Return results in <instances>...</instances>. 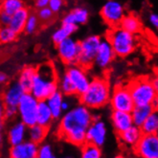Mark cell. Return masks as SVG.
Listing matches in <instances>:
<instances>
[{"instance_id":"cell-1","label":"cell","mask_w":158,"mask_h":158,"mask_svg":"<svg viewBox=\"0 0 158 158\" xmlns=\"http://www.w3.org/2000/svg\"><path fill=\"white\" fill-rule=\"evenodd\" d=\"M94 119L92 110L81 104L64 112L60 118L58 136L68 144L81 148L86 143V131Z\"/></svg>"},{"instance_id":"cell-2","label":"cell","mask_w":158,"mask_h":158,"mask_svg":"<svg viewBox=\"0 0 158 158\" xmlns=\"http://www.w3.org/2000/svg\"><path fill=\"white\" fill-rule=\"evenodd\" d=\"M59 90V74L52 61H46L36 66L30 93L39 101H45Z\"/></svg>"},{"instance_id":"cell-3","label":"cell","mask_w":158,"mask_h":158,"mask_svg":"<svg viewBox=\"0 0 158 158\" xmlns=\"http://www.w3.org/2000/svg\"><path fill=\"white\" fill-rule=\"evenodd\" d=\"M111 87L106 77H95L81 95L79 96L80 104L92 109H100L109 103Z\"/></svg>"},{"instance_id":"cell-4","label":"cell","mask_w":158,"mask_h":158,"mask_svg":"<svg viewBox=\"0 0 158 158\" xmlns=\"http://www.w3.org/2000/svg\"><path fill=\"white\" fill-rule=\"evenodd\" d=\"M106 40L112 46L116 57L127 58L131 55L137 45L136 36L121 27H113L107 32Z\"/></svg>"},{"instance_id":"cell-5","label":"cell","mask_w":158,"mask_h":158,"mask_svg":"<svg viewBox=\"0 0 158 158\" xmlns=\"http://www.w3.org/2000/svg\"><path fill=\"white\" fill-rule=\"evenodd\" d=\"M128 85L131 97L135 106L151 105L153 99L157 96L150 78H139L133 80Z\"/></svg>"},{"instance_id":"cell-6","label":"cell","mask_w":158,"mask_h":158,"mask_svg":"<svg viewBox=\"0 0 158 158\" xmlns=\"http://www.w3.org/2000/svg\"><path fill=\"white\" fill-rule=\"evenodd\" d=\"M39 100L30 92H25L17 106V116L19 121L28 127L36 124Z\"/></svg>"},{"instance_id":"cell-7","label":"cell","mask_w":158,"mask_h":158,"mask_svg":"<svg viewBox=\"0 0 158 158\" xmlns=\"http://www.w3.org/2000/svg\"><path fill=\"white\" fill-rule=\"evenodd\" d=\"M101 40L102 38L100 35H90L82 40L79 41L80 52L77 63L86 69L90 68L93 65V63H94V59L97 54Z\"/></svg>"},{"instance_id":"cell-8","label":"cell","mask_w":158,"mask_h":158,"mask_svg":"<svg viewBox=\"0 0 158 158\" xmlns=\"http://www.w3.org/2000/svg\"><path fill=\"white\" fill-rule=\"evenodd\" d=\"M108 104L110 105L112 110L131 112L135 105L133 103L128 85H117L111 91Z\"/></svg>"},{"instance_id":"cell-9","label":"cell","mask_w":158,"mask_h":158,"mask_svg":"<svg viewBox=\"0 0 158 158\" xmlns=\"http://www.w3.org/2000/svg\"><path fill=\"white\" fill-rule=\"evenodd\" d=\"M126 14L125 6L118 0H106L100 11L101 17L111 28L118 27Z\"/></svg>"},{"instance_id":"cell-10","label":"cell","mask_w":158,"mask_h":158,"mask_svg":"<svg viewBox=\"0 0 158 158\" xmlns=\"http://www.w3.org/2000/svg\"><path fill=\"white\" fill-rule=\"evenodd\" d=\"M64 72L68 75L74 87H75L76 95L80 96L83 92H85L91 81L86 68L82 67L78 63H74L67 65Z\"/></svg>"},{"instance_id":"cell-11","label":"cell","mask_w":158,"mask_h":158,"mask_svg":"<svg viewBox=\"0 0 158 158\" xmlns=\"http://www.w3.org/2000/svg\"><path fill=\"white\" fill-rule=\"evenodd\" d=\"M86 143L102 148L107 139V127L100 117L94 115L92 123L86 131Z\"/></svg>"},{"instance_id":"cell-12","label":"cell","mask_w":158,"mask_h":158,"mask_svg":"<svg viewBox=\"0 0 158 158\" xmlns=\"http://www.w3.org/2000/svg\"><path fill=\"white\" fill-rule=\"evenodd\" d=\"M133 152L139 158H158V135L143 134Z\"/></svg>"},{"instance_id":"cell-13","label":"cell","mask_w":158,"mask_h":158,"mask_svg":"<svg viewBox=\"0 0 158 158\" xmlns=\"http://www.w3.org/2000/svg\"><path fill=\"white\" fill-rule=\"evenodd\" d=\"M57 51L59 58L66 65L77 63L80 52L79 41L69 36L66 40L57 44Z\"/></svg>"},{"instance_id":"cell-14","label":"cell","mask_w":158,"mask_h":158,"mask_svg":"<svg viewBox=\"0 0 158 158\" xmlns=\"http://www.w3.org/2000/svg\"><path fill=\"white\" fill-rule=\"evenodd\" d=\"M115 57H116V55L109 41L106 39L105 40L102 39L97 54L95 56L93 65L97 66L98 68L102 70H106L111 65V63L114 61Z\"/></svg>"},{"instance_id":"cell-15","label":"cell","mask_w":158,"mask_h":158,"mask_svg":"<svg viewBox=\"0 0 158 158\" xmlns=\"http://www.w3.org/2000/svg\"><path fill=\"white\" fill-rule=\"evenodd\" d=\"M26 91L18 81H13L6 86L1 94V99L6 108H17L18 103Z\"/></svg>"},{"instance_id":"cell-16","label":"cell","mask_w":158,"mask_h":158,"mask_svg":"<svg viewBox=\"0 0 158 158\" xmlns=\"http://www.w3.org/2000/svg\"><path fill=\"white\" fill-rule=\"evenodd\" d=\"M39 145L30 140H25L15 146H11L9 150V158H35L38 156Z\"/></svg>"},{"instance_id":"cell-17","label":"cell","mask_w":158,"mask_h":158,"mask_svg":"<svg viewBox=\"0 0 158 158\" xmlns=\"http://www.w3.org/2000/svg\"><path fill=\"white\" fill-rule=\"evenodd\" d=\"M28 139V127L22 122L13 123L8 128L7 141L10 146H15Z\"/></svg>"},{"instance_id":"cell-18","label":"cell","mask_w":158,"mask_h":158,"mask_svg":"<svg viewBox=\"0 0 158 158\" xmlns=\"http://www.w3.org/2000/svg\"><path fill=\"white\" fill-rule=\"evenodd\" d=\"M110 120L116 134L125 131L126 129H127L133 125L131 113L126 112V111L112 110L110 115Z\"/></svg>"},{"instance_id":"cell-19","label":"cell","mask_w":158,"mask_h":158,"mask_svg":"<svg viewBox=\"0 0 158 158\" xmlns=\"http://www.w3.org/2000/svg\"><path fill=\"white\" fill-rule=\"evenodd\" d=\"M142 135L143 132L141 131V128L135 125H132L131 127L126 129L125 131L117 134L119 142L123 146L131 148H133L136 146V144L139 142Z\"/></svg>"},{"instance_id":"cell-20","label":"cell","mask_w":158,"mask_h":158,"mask_svg":"<svg viewBox=\"0 0 158 158\" xmlns=\"http://www.w3.org/2000/svg\"><path fill=\"white\" fill-rule=\"evenodd\" d=\"M89 19V11L85 7H77L62 17L61 23H72L78 26L85 24Z\"/></svg>"},{"instance_id":"cell-21","label":"cell","mask_w":158,"mask_h":158,"mask_svg":"<svg viewBox=\"0 0 158 158\" xmlns=\"http://www.w3.org/2000/svg\"><path fill=\"white\" fill-rule=\"evenodd\" d=\"M30 13L31 12L29 11V9H27L26 7L22 8L21 10L17 11L16 13L12 15L11 21L8 26H10L11 29L15 31L17 35L21 34L22 32H24L25 24Z\"/></svg>"},{"instance_id":"cell-22","label":"cell","mask_w":158,"mask_h":158,"mask_svg":"<svg viewBox=\"0 0 158 158\" xmlns=\"http://www.w3.org/2000/svg\"><path fill=\"white\" fill-rule=\"evenodd\" d=\"M63 96L64 95L60 90H57L45 100L55 120H59L63 114V111L61 109V104L64 99Z\"/></svg>"},{"instance_id":"cell-23","label":"cell","mask_w":158,"mask_h":158,"mask_svg":"<svg viewBox=\"0 0 158 158\" xmlns=\"http://www.w3.org/2000/svg\"><path fill=\"white\" fill-rule=\"evenodd\" d=\"M54 121L55 119L46 101H40L38 106V114H36V124L50 128Z\"/></svg>"},{"instance_id":"cell-24","label":"cell","mask_w":158,"mask_h":158,"mask_svg":"<svg viewBox=\"0 0 158 158\" xmlns=\"http://www.w3.org/2000/svg\"><path fill=\"white\" fill-rule=\"evenodd\" d=\"M79 26L72 23H61V26L59 27L52 35V40L57 45L60 42L66 40L71 36L74 33H76Z\"/></svg>"},{"instance_id":"cell-25","label":"cell","mask_w":158,"mask_h":158,"mask_svg":"<svg viewBox=\"0 0 158 158\" xmlns=\"http://www.w3.org/2000/svg\"><path fill=\"white\" fill-rule=\"evenodd\" d=\"M119 27L122 29L136 35L142 29V22L136 15L134 14H126L121 21Z\"/></svg>"},{"instance_id":"cell-26","label":"cell","mask_w":158,"mask_h":158,"mask_svg":"<svg viewBox=\"0 0 158 158\" xmlns=\"http://www.w3.org/2000/svg\"><path fill=\"white\" fill-rule=\"evenodd\" d=\"M49 127L35 124L28 127V140L34 142L35 144L40 145L45 142L46 138L49 134Z\"/></svg>"},{"instance_id":"cell-27","label":"cell","mask_w":158,"mask_h":158,"mask_svg":"<svg viewBox=\"0 0 158 158\" xmlns=\"http://www.w3.org/2000/svg\"><path fill=\"white\" fill-rule=\"evenodd\" d=\"M35 71H36V66L27 65L22 68V70L19 73V75H18L17 81L26 92H29L31 89Z\"/></svg>"},{"instance_id":"cell-28","label":"cell","mask_w":158,"mask_h":158,"mask_svg":"<svg viewBox=\"0 0 158 158\" xmlns=\"http://www.w3.org/2000/svg\"><path fill=\"white\" fill-rule=\"evenodd\" d=\"M152 111H153V108L152 107L151 105L135 106L131 112L132 121H133V125L140 127Z\"/></svg>"},{"instance_id":"cell-29","label":"cell","mask_w":158,"mask_h":158,"mask_svg":"<svg viewBox=\"0 0 158 158\" xmlns=\"http://www.w3.org/2000/svg\"><path fill=\"white\" fill-rule=\"evenodd\" d=\"M143 134L158 133V110H153L140 127Z\"/></svg>"},{"instance_id":"cell-30","label":"cell","mask_w":158,"mask_h":158,"mask_svg":"<svg viewBox=\"0 0 158 158\" xmlns=\"http://www.w3.org/2000/svg\"><path fill=\"white\" fill-rule=\"evenodd\" d=\"M23 0H1L0 1V11L5 12L8 15H14L17 11L24 8Z\"/></svg>"},{"instance_id":"cell-31","label":"cell","mask_w":158,"mask_h":158,"mask_svg":"<svg viewBox=\"0 0 158 158\" xmlns=\"http://www.w3.org/2000/svg\"><path fill=\"white\" fill-rule=\"evenodd\" d=\"M80 158H103L102 148L89 143H85L81 147Z\"/></svg>"},{"instance_id":"cell-32","label":"cell","mask_w":158,"mask_h":158,"mask_svg":"<svg viewBox=\"0 0 158 158\" xmlns=\"http://www.w3.org/2000/svg\"><path fill=\"white\" fill-rule=\"evenodd\" d=\"M59 90L65 96L76 95L75 87H74L70 78L65 72L62 74L61 77H59Z\"/></svg>"},{"instance_id":"cell-33","label":"cell","mask_w":158,"mask_h":158,"mask_svg":"<svg viewBox=\"0 0 158 158\" xmlns=\"http://www.w3.org/2000/svg\"><path fill=\"white\" fill-rule=\"evenodd\" d=\"M17 34L13 31L10 26L0 25V43L8 44L14 42L17 39Z\"/></svg>"},{"instance_id":"cell-34","label":"cell","mask_w":158,"mask_h":158,"mask_svg":"<svg viewBox=\"0 0 158 158\" xmlns=\"http://www.w3.org/2000/svg\"><path fill=\"white\" fill-rule=\"evenodd\" d=\"M40 25V21L35 13H30L29 16L27 18V21L24 28V33L27 35H33L36 33Z\"/></svg>"},{"instance_id":"cell-35","label":"cell","mask_w":158,"mask_h":158,"mask_svg":"<svg viewBox=\"0 0 158 158\" xmlns=\"http://www.w3.org/2000/svg\"><path fill=\"white\" fill-rule=\"evenodd\" d=\"M35 14L39 17L40 24H49L54 20V18L56 17V14L53 13V11L48 6L38 9V12H36Z\"/></svg>"},{"instance_id":"cell-36","label":"cell","mask_w":158,"mask_h":158,"mask_svg":"<svg viewBox=\"0 0 158 158\" xmlns=\"http://www.w3.org/2000/svg\"><path fill=\"white\" fill-rule=\"evenodd\" d=\"M38 157L39 158H59L57 154L55 153L54 148L49 143H41L39 145L38 151Z\"/></svg>"},{"instance_id":"cell-37","label":"cell","mask_w":158,"mask_h":158,"mask_svg":"<svg viewBox=\"0 0 158 158\" xmlns=\"http://www.w3.org/2000/svg\"><path fill=\"white\" fill-rule=\"evenodd\" d=\"M63 5H64V0H50L48 7L53 11V13L57 15L59 12H60Z\"/></svg>"},{"instance_id":"cell-38","label":"cell","mask_w":158,"mask_h":158,"mask_svg":"<svg viewBox=\"0 0 158 158\" xmlns=\"http://www.w3.org/2000/svg\"><path fill=\"white\" fill-rule=\"evenodd\" d=\"M148 22L151 23V25L155 28L156 30H158V14L156 13H151L148 15Z\"/></svg>"},{"instance_id":"cell-39","label":"cell","mask_w":158,"mask_h":158,"mask_svg":"<svg viewBox=\"0 0 158 158\" xmlns=\"http://www.w3.org/2000/svg\"><path fill=\"white\" fill-rule=\"evenodd\" d=\"M12 15L6 14L5 12L0 11V25H9L11 21Z\"/></svg>"},{"instance_id":"cell-40","label":"cell","mask_w":158,"mask_h":158,"mask_svg":"<svg viewBox=\"0 0 158 158\" xmlns=\"http://www.w3.org/2000/svg\"><path fill=\"white\" fill-rule=\"evenodd\" d=\"M6 121V113H5V105L0 97V126H2Z\"/></svg>"},{"instance_id":"cell-41","label":"cell","mask_w":158,"mask_h":158,"mask_svg":"<svg viewBox=\"0 0 158 158\" xmlns=\"http://www.w3.org/2000/svg\"><path fill=\"white\" fill-rule=\"evenodd\" d=\"M150 81L152 82V85L155 93L158 95V73H156L155 75H153L152 78H150Z\"/></svg>"},{"instance_id":"cell-42","label":"cell","mask_w":158,"mask_h":158,"mask_svg":"<svg viewBox=\"0 0 158 158\" xmlns=\"http://www.w3.org/2000/svg\"><path fill=\"white\" fill-rule=\"evenodd\" d=\"M50 2V0H34L35 7L36 9H40L43 7H47Z\"/></svg>"},{"instance_id":"cell-43","label":"cell","mask_w":158,"mask_h":158,"mask_svg":"<svg viewBox=\"0 0 158 158\" xmlns=\"http://www.w3.org/2000/svg\"><path fill=\"white\" fill-rule=\"evenodd\" d=\"M8 80H9V77H8L7 74L3 71H0V85L7 83Z\"/></svg>"},{"instance_id":"cell-44","label":"cell","mask_w":158,"mask_h":158,"mask_svg":"<svg viewBox=\"0 0 158 158\" xmlns=\"http://www.w3.org/2000/svg\"><path fill=\"white\" fill-rule=\"evenodd\" d=\"M70 108H71L70 103H69V102H67L66 100H64V99H63L62 104H61V109H62V111H63V113H64V112H66V111L69 110Z\"/></svg>"},{"instance_id":"cell-45","label":"cell","mask_w":158,"mask_h":158,"mask_svg":"<svg viewBox=\"0 0 158 158\" xmlns=\"http://www.w3.org/2000/svg\"><path fill=\"white\" fill-rule=\"evenodd\" d=\"M151 106L153 108V110H158V95L153 99V101L152 102Z\"/></svg>"},{"instance_id":"cell-46","label":"cell","mask_w":158,"mask_h":158,"mask_svg":"<svg viewBox=\"0 0 158 158\" xmlns=\"http://www.w3.org/2000/svg\"><path fill=\"white\" fill-rule=\"evenodd\" d=\"M3 140H4V131H3V127H2V126H0V148L2 147Z\"/></svg>"},{"instance_id":"cell-47","label":"cell","mask_w":158,"mask_h":158,"mask_svg":"<svg viewBox=\"0 0 158 158\" xmlns=\"http://www.w3.org/2000/svg\"><path fill=\"white\" fill-rule=\"evenodd\" d=\"M59 158H77V156H75V155L72 154V153H66V154L61 155V156L59 157Z\"/></svg>"},{"instance_id":"cell-48","label":"cell","mask_w":158,"mask_h":158,"mask_svg":"<svg viewBox=\"0 0 158 158\" xmlns=\"http://www.w3.org/2000/svg\"><path fill=\"white\" fill-rule=\"evenodd\" d=\"M110 158H128V157L127 155L123 154V153H119V154H116V155L110 157Z\"/></svg>"},{"instance_id":"cell-49","label":"cell","mask_w":158,"mask_h":158,"mask_svg":"<svg viewBox=\"0 0 158 158\" xmlns=\"http://www.w3.org/2000/svg\"><path fill=\"white\" fill-rule=\"evenodd\" d=\"M35 158H39V157H38V156H36V157H35Z\"/></svg>"},{"instance_id":"cell-50","label":"cell","mask_w":158,"mask_h":158,"mask_svg":"<svg viewBox=\"0 0 158 158\" xmlns=\"http://www.w3.org/2000/svg\"><path fill=\"white\" fill-rule=\"evenodd\" d=\"M0 1H1V0H0Z\"/></svg>"}]
</instances>
